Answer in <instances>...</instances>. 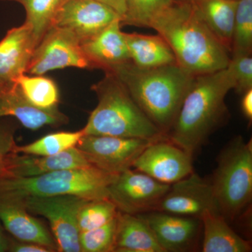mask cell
Returning <instances> with one entry per match:
<instances>
[{
	"label": "cell",
	"mask_w": 252,
	"mask_h": 252,
	"mask_svg": "<svg viewBox=\"0 0 252 252\" xmlns=\"http://www.w3.org/2000/svg\"><path fill=\"white\" fill-rule=\"evenodd\" d=\"M177 1H191L192 0H177Z\"/></svg>",
	"instance_id": "8d00e7d4"
},
{
	"label": "cell",
	"mask_w": 252,
	"mask_h": 252,
	"mask_svg": "<svg viewBox=\"0 0 252 252\" xmlns=\"http://www.w3.org/2000/svg\"><path fill=\"white\" fill-rule=\"evenodd\" d=\"M0 220L14 238L57 250L49 232L18 202L0 198Z\"/></svg>",
	"instance_id": "d6986e66"
},
{
	"label": "cell",
	"mask_w": 252,
	"mask_h": 252,
	"mask_svg": "<svg viewBox=\"0 0 252 252\" xmlns=\"http://www.w3.org/2000/svg\"><path fill=\"white\" fill-rule=\"evenodd\" d=\"M94 166L77 147L53 156L14 153L6 158L0 177H31L59 170Z\"/></svg>",
	"instance_id": "9a60e30c"
},
{
	"label": "cell",
	"mask_w": 252,
	"mask_h": 252,
	"mask_svg": "<svg viewBox=\"0 0 252 252\" xmlns=\"http://www.w3.org/2000/svg\"><path fill=\"white\" fill-rule=\"evenodd\" d=\"M114 9L124 19L126 12V0H97Z\"/></svg>",
	"instance_id": "e575fe53"
},
{
	"label": "cell",
	"mask_w": 252,
	"mask_h": 252,
	"mask_svg": "<svg viewBox=\"0 0 252 252\" xmlns=\"http://www.w3.org/2000/svg\"><path fill=\"white\" fill-rule=\"evenodd\" d=\"M170 187L135 169H127L119 173L109 185V199L119 211L141 215L157 211Z\"/></svg>",
	"instance_id": "9c48e42d"
},
{
	"label": "cell",
	"mask_w": 252,
	"mask_h": 252,
	"mask_svg": "<svg viewBox=\"0 0 252 252\" xmlns=\"http://www.w3.org/2000/svg\"><path fill=\"white\" fill-rule=\"evenodd\" d=\"M131 62L142 69H151L175 64L173 51L166 41L159 35L126 33Z\"/></svg>",
	"instance_id": "7402d4cb"
},
{
	"label": "cell",
	"mask_w": 252,
	"mask_h": 252,
	"mask_svg": "<svg viewBox=\"0 0 252 252\" xmlns=\"http://www.w3.org/2000/svg\"><path fill=\"white\" fill-rule=\"evenodd\" d=\"M200 220L203 230L202 252L252 251L251 243L239 235L218 211L206 210L202 215Z\"/></svg>",
	"instance_id": "ffe728a7"
},
{
	"label": "cell",
	"mask_w": 252,
	"mask_h": 252,
	"mask_svg": "<svg viewBox=\"0 0 252 252\" xmlns=\"http://www.w3.org/2000/svg\"><path fill=\"white\" fill-rule=\"evenodd\" d=\"M132 167L170 185L193 172V156L167 138L162 139L147 146Z\"/></svg>",
	"instance_id": "8fae6325"
},
{
	"label": "cell",
	"mask_w": 252,
	"mask_h": 252,
	"mask_svg": "<svg viewBox=\"0 0 252 252\" xmlns=\"http://www.w3.org/2000/svg\"><path fill=\"white\" fill-rule=\"evenodd\" d=\"M200 17L228 53L238 0H192Z\"/></svg>",
	"instance_id": "603a6c76"
},
{
	"label": "cell",
	"mask_w": 252,
	"mask_h": 252,
	"mask_svg": "<svg viewBox=\"0 0 252 252\" xmlns=\"http://www.w3.org/2000/svg\"><path fill=\"white\" fill-rule=\"evenodd\" d=\"M10 243L0 228V252L9 251Z\"/></svg>",
	"instance_id": "d590c367"
},
{
	"label": "cell",
	"mask_w": 252,
	"mask_h": 252,
	"mask_svg": "<svg viewBox=\"0 0 252 252\" xmlns=\"http://www.w3.org/2000/svg\"><path fill=\"white\" fill-rule=\"evenodd\" d=\"M117 225V217L98 228L81 232L79 235L81 252H114Z\"/></svg>",
	"instance_id": "f546056e"
},
{
	"label": "cell",
	"mask_w": 252,
	"mask_h": 252,
	"mask_svg": "<svg viewBox=\"0 0 252 252\" xmlns=\"http://www.w3.org/2000/svg\"><path fill=\"white\" fill-rule=\"evenodd\" d=\"M9 251L14 252H54V249L33 243H24L10 244Z\"/></svg>",
	"instance_id": "d6a6232c"
},
{
	"label": "cell",
	"mask_w": 252,
	"mask_h": 252,
	"mask_svg": "<svg viewBox=\"0 0 252 252\" xmlns=\"http://www.w3.org/2000/svg\"><path fill=\"white\" fill-rule=\"evenodd\" d=\"M1 1H4V0H1Z\"/></svg>",
	"instance_id": "f35d334b"
},
{
	"label": "cell",
	"mask_w": 252,
	"mask_h": 252,
	"mask_svg": "<svg viewBox=\"0 0 252 252\" xmlns=\"http://www.w3.org/2000/svg\"><path fill=\"white\" fill-rule=\"evenodd\" d=\"M150 28L167 41L177 64L193 77L217 72L229 64V53L191 1L176 0L154 18Z\"/></svg>",
	"instance_id": "6da1fadb"
},
{
	"label": "cell",
	"mask_w": 252,
	"mask_h": 252,
	"mask_svg": "<svg viewBox=\"0 0 252 252\" xmlns=\"http://www.w3.org/2000/svg\"><path fill=\"white\" fill-rule=\"evenodd\" d=\"M252 0H238L232 34L231 56L252 55Z\"/></svg>",
	"instance_id": "4316f807"
},
{
	"label": "cell",
	"mask_w": 252,
	"mask_h": 252,
	"mask_svg": "<svg viewBox=\"0 0 252 252\" xmlns=\"http://www.w3.org/2000/svg\"><path fill=\"white\" fill-rule=\"evenodd\" d=\"M119 210L109 198L88 200L78 214L79 231H87L98 228L117 217Z\"/></svg>",
	"instance_id": "83f0119b"
},
{
	"label": "cell",
	"mask_w": 252,
	"mask_h": 252,
	"mask_svg": "<svg viewBox=\"0 0 252 252\" xmlns=\"http://www.w3.org/2000/svg\"><path fill=\"white\" fill-rule=\"evenodd\" d=\"M217 162L210 181L218 211L229 223L252 202V140L236 136L220 151Z\"/></svg>",
	"instance_id": "8992f818"
},
{
	"label": "cell",
	"mask_w": 252,
	"mask_h": 252,
	"mask_svg": "<svg viewBox=\"0 0 252 252\" xmlns=\"http://www.w3.org/2000/svg\"><path fill=\"white\" fill-rule=\"evenodd\" d=\"M118 175L90 166L35 177H0V198L15 201L60 195H74L89 200L109 198V185Z\"/></svg>",
	"instance_id": "5b68a950"
},
{
	"label": "cell",
	"mask_w": 252,
	"mask_h": 252,
	"mask_svg": "<svg viewBox=\"0 0 252 252\" xmlns=\"http://www.w3.org/2000/svg\"><path fill=\"white\" fill-rule=\"evenodd\" d=\"M16 146L14 130L9 126L0 125V174L7 157L10 154L16 153Z\"/></svg>",
	"instance_id": "1f68e13d"
},
{
	"label": "cell",
	"mask_w": 252,
	"mask_h": 252,
	"mask_svg": "<svg viewBox=\"0 0 252 252\" xmlns=\"http://www.w3.org/2000/svg\"><path fill=\"white\" fill-rule=\"evenodd\" d=\"M5 1V0H4ZM6 1H11V0H6Z\"/></svg>",
	"instance_id": "74e56055"
},
{
	"label": "cell",
	"mask_w": 252,
	"mask_h": 252,
	"mask_svg": "<svg viewBox=\"0 0 252 252\" xmlns=\"http://www.w3.org/2000/svg\"><path fill=\"white\" fill-rule=\"evenodd\" d=\"M117 20L122 18L112 8L97 0H66L51 26L70 31L82 43Z\"/></svg>",
	"instance_id": "7c38bea8"
},
{
	"label": "cell",
	"mask_w": 252,
	"mask_h": 252,
	"mask_svg": "<svg viewBox=\"0 0 252 252\" xmlns=\"http://www.w3.org/2000/svg\"><path fill=\"white\" fill-rule=\"evenodd\" d=\"M88 200L74 195H60L32 197L16 202L21 203L28 212L40 215L49 220L58 251L79 252L78 214Z\"/></svg>",
	"instance_id": "52a82bcc"
},
{
	"label": "cell",
	"mask_w": 252,
	"mask_h": 252,
	"mask_svg": "<svg viewBox=\"0 0 252 252\" xmlns=\"http://www.w3.org/2000/svg\"><path fill=\"white\" fill-rule=\"evenodd\" d=\"M20 3L26 12L36 46L52 25L55 16L66 0H11Z\"/></svg>",
	"instance_id": "d4e9b609"
},
{
	"label": "cell",
	"mask_w": 252,
	"mask_h": 252,
	"mask_svg": "<svg viewBox=\"0 0 252 252\" xmlns=\"http://www.w3.org/2000/svg\"><path fill=\"white\" fill-rule=\"evenodd\" d=\"M122 21L117 20L84 42L81 48L92 69L108 72L113 68L131 62Z\"/></svg>",
	"instance_id": "e0dca14e"
},
{
	"label": "cell",
	"mask_w": 252,
	"mask_h": 252,
	"mask_svg": "<svg viewBox=\"0 0 252 252\" xmlns=\"http://www.w3.org/2000/svg\"><path fill=\"white\" fill-rule=\"evenodd\" d=\"M155 141L113 136L84 135L76 147L83 152L91 165L118 175L132 168L134 162L144 149Z\"/></svg>",
	"instance_id": "30bf717a"
},
{
	"label": "cell",
	"mask_w": 252,
	"mask_h": 252,
	"mask_svg": "<svg viewBox=\"0 0 252 252\" xmlns=\"http://www.w3.org/2000/svg\"><path fill=\"white\" fill-rule=\"evenodd\" d=\"M67 67L91 69L77 36L64 28L51 26L36 46L26 74L44 75Z\"/></svg>",
	"instance_id": "ba28073f"
},
{
	"label": "cell",
	"mask_w": 252,
	"mask_h": 252,
	"mask_svg": "<svg viewBox=\"0 0 252 252\" xmlns=\"http://www.w3.org/2000/svg\"><path fill=\"white\" fill-rule=\"evenodd\" d=\"M234 86L228 67L195 76L167 133V140L195 155L210 136L226 124L230 114L225 97Z\"/></svg>",
	"instance_id": "7a4b0ae2"
},
{
	"label": "cell",
	"mask_w": 252,
	"mask_h": 252,
	"mask_svg": "<svg viewBox=\"0 0 252 252\" xmlns=\"http://www.w3.org/2000/svg\"><path fill=\"white\" fill-rule=\"evenodd\" d=\"M206 210L218 211L211 182L193 172L170 185L157 211L200 219Z\"/></svg>",
	"instance_id": "4fadbf2b"
},
{
	"label": "cell",
	"mask_w": 252,
	"mask_h": 252,
	"mask_svg": "<svg viewBox=\"0 0 252 252\" xmlns=\"http://www.w3.org/2000/svg\"><path fill=\"white\" fill-rule=\"evenodd\" d=\"M84 130L75 132H58L41 137L31 144L16 146V153L34 156H53L61 153L77 145Z\"/></svg>",
	"instance_id": "484cf974"
},
{
	"label": "cell",
	"mask_w": 252,
	"mask_h": 252,
	"mask_svg": "<svg viewBox=\"0 0 252 252\" xmlns=\"http://www.w3.org/2000/svg\"><path fill=\"white\" fill-rule=\"evenodd\" d=\"M137 215L149 225L164 252L191 251L203 228L201 220L196 217L160 211Z\"/></svg>",
	"instance_id": "5bb4252c"
},
{
	"label": "cell",
	"mask_w": 252,
	"mask_h": 252,
	"mask_svg": "<svg viewBox=\"0 0 252 252\" xmlns=\"http://www.w3.org/2000/svg\"><path fill=\"white\" fill-rule=\"evenodd\" d=\"M91 87L97 104L83 127L85 135L161 140L166 136L151 122L124 84L112 73Z\"/></svg>",
	"instance_id": "277c9868"
},
{
	"label": "cell",
	"mask_w": 252,
	"mask_h": 252,
	"mask_svg": "<svg viewBox=\"0 0 252 252\" xmlns=\"http://www.w3.org/2000/svg\"><path fill=\"white\" fill-rule=\"evenodd\" d=\"M11 117L26 128L36 130L46 126L67 124L69 119L59 108L44 110L37 108L24 97L17 84L0 86V118Z\"/></svg>",
	"instance_id": "ac0fdd59"
},
{
	"label": "cell",
	"mask_w": 252,
	"mask_h": 252,
	"mask_svg": "<svg viewBox=\"0 0 252 252\" xmlns=\"http://www.w3.org/2000/svg\"><path fill=\"white\" fill-rule=\"evenodd\" d=\"M228 67L234 79V90L243 94L252 89V55L231 56Z\"/></svg>",
	"instance_id": "4dcf8cb0"
},
{
	"label": "cell",
	"mask_w": 252,
	"mask_h": 252,
	"mask_svg": "<svg viewBox=\"0 0 252 252\" xmlns=\"http://www.w3.org/2000/svg\"><path fill=\"white\" fill-rule=\"evenodd\" d=\"M114 252H164L142 219L120 211L117 216Z\"/></svg>",
	"instance_id": "44dd1931"
},
{
	"label": "cell",
	"mask_w": 252,
	"mask_h": 252,
	"mask_svg": "<svg viewBox=\"0 0 252 252\" xmlns=\"http://www.w3.org/2000/svg\"><path fill=\"white\" fill-rule=\"evenodd\" d=\"M36 43L30 25L11 28L0 40V86L16 84L26 74Z\"/></svg>",
	"instance_id": "2e32d148"
},
{
	"label": "cell",
	"mask_w": 252,
	"mask_h": 252,
	"mask_svg": "<svg viewBox=\"0 0 252 252\" xmlns=\"http://www.w3.org/2000/svg\"><path fill=\"white\" fill-rule=\"evenodd\" d=\"M106 72L119 79L137 105L165 136L195 77L177 63L142 69L130 62Z\"/></svg>",
	"instance_id": "3957f363"
},
{
	"label": "cell",
	"mask_w": 252,
	"mask_h": 252,
	"mask_svg": "<svg viewBox=\"0 0 252 252\" xmlns=\"http://www.w3.org/2000/svg\"><path fill=\"white\" fill-rule=\"evenodd\" d=\"M126 12L123 25L150 28L158 15L166 9L176 0H126Z\"/></svg>",
	"instance_id": "f1b7e54d"
},
{
	"label": "cell",
	"mask_w": 252,
	"mask_h": 252,
	"mask_svg": "<svg viewBox=\"0 0 252 252\" xmlns=\"http://www.w3.org/2000/svg\"><path fill=\"white\" fill-rule=\"evenodd\" d=\"M16 83L32 105L44 110L59 108V87L52 79L43 75L25 74L18 78Z\"/></svg>",
	"instance_id": "cb8c5ba5"
},
{
	"label": "cell",
	"mask_w": 252,
	"mask_h": 252,
	"mask_svg": "<svg viewBox=\"0 0 252 252\" xmlns=\"http://www.w3.org/2000/svg\"><path fill=\"white\" fill-rule=\"evenodd\" d=\"M241 108L243 114L249 122L252 120V89H250L243 94Z\"/></svg>",
	"instance_id": "836d02e7"
}]
</instances>
